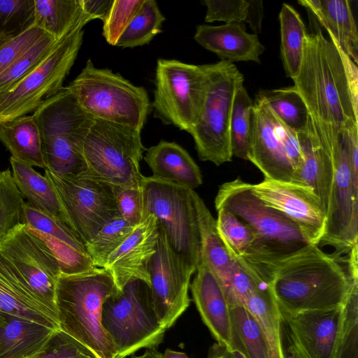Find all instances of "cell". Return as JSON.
Returning <instances> with one entry per match:
<instances>
[{
	"mask_svg": "<svg viewBox=\"0 0 358 358\" xmlns=\"http://www.w3.org/2000/svg\"><path fill=\"white\" fill-rule=\"evenodd\" d=\"M292 80L317 138L332 155L343 133L358 125L357 64L319 29L307 34Z\"/></svg>",
	"mask_w": 358,
	"mask_h": 358,
	"instance_id": "cell-1",
	"label": "cell"
},
{
	"mask_svg": "<svg viewBox=\"0 0 358 358\" xmlns=\"http://www.w3.org/2000/svg\"><path fill=\"white\" fill-rule=\"evenodd\" d=\"M347 255L311 245L279 264L268 285L280 313L343 308L358 286L357 244Z\"/></svg>",
	"mask_w": 358,
	"mask_h": 358,
	"instance_id": "cell-2",
	"label": "cell"
},
{
	"mask_svg": "<svg viewBox=\"0 0 358 358\" xmlns=\"http://www.w3.org/2000/svg\"><path fill=\"white\" fill-rule=\"evenodd\" d=\"M215 206L229 210L250 228L254 243L238 264L267 285L279 264L311 245L296 223L267 206L253 193L252 184L240 178L220 186Z\"/></svg>",
	"mask_w": 358,
	"mask_h": 358,
	"instance_id": "cell-3",
	"label": "cell"
},
{
	"mask_svg": "<svg viewBox=\"0 0 358 358\" xmlns=\"http://www.w3.org/2000/svg\"><path fill=\"white\" fill-rule=\"evenodd\" d=\"M117 290L112 275L104 268L72 275L61 273L56 282L59 329L98 358H117L115 347L101 325L103 303Z\"/></svg>",
	"mask_w": 358,
	"mask_h": 358,
	"instance_id": "cell-4",
	"label": "cell"
},
{
	"mask_svg": "<svg viewBox=\"0 0 358 358\" xmlns=\"http://www.w3.org/2000/svg\"><path fill=\"white\" fill-rule=\"evenodd\" d=\"M141 132L124 125L93 118L79 150L84 170L79 176L113 187L142 185L140 162L145 150Z\"/></svg>",
	"mask_w": 358,
	"mask_h": 358,
	"instance_id": "cell-5",
	"label": "cell"
},
{
	"mask_svg": "<svg viewBox=\"0 0 358 358\" xmlns=\"http://www.w3.org/2000/svg\"><path fill=\"white\" fill-rule=\"evenodd\" d=\"M80 107L93 118L127 126L141 132L151 103L145 89L89 59L66 87Z\"/></svg>",
	"mask_w": 358,
	"mask_h": 358,
	"instance_id": "cell-6",
	"label": "cell"
},
{
	"mask_svg": "<svg viewBox=\"0 0 358 358\" xmlns=\"http://www.w3.org/2000/svg\"><path fill=\"white\" fill-rule=\"evenodd\" d=\"M32 116L40 131L46 169L61 176L80 174L84 164L79 145L93 117L66 87L46 99Z\"/></svg>",
	"mask_w": 358,
	"mask_h": 358,
	"instance_id": "cell-7",
	"label": "cell"
},
{
	"mask_svg": "<svg viewBox=\"0 0 358 358\" xmlns=\"http://www.w3.org/2000/svg\"><path fill=\"white\" fill-rule=\"evenodd\" d=\"M101 325L117 358H127L142 348L156 349L166 330L155 311L149 285L141 280L129 282L104 301Z\"/></svg>",
	"mask_w": 358,
	"mask_h": 358,
	"instance_id": "cell-8",
	"label": "cell"
},
{
	"mask_svg": "<svg viewBox=\"0 0 358 358\" xmlns=\"http://www.w3.org/2000/svg\"><path fill=\"white\" fill-rule=\"evenodd\" d=\"M208 85L199 119L189 134L199 158L216 166L231 161L230 122L234 99L244 78L228 61L208 64Z\"/></svg>",
	"mask_w": 358,
	"mask_h": 358,
	"instance_id": "cell-9",
	"label": "cell"
},
{
	"mask_svg": "<svg viewBox=\"0 0 358 358\" xmlns=\"http://www.w3.org/2000/svg\"><path fill=\"white\" fill-rule=\"evenodd\" d=\"M208 78V64L158 59L151 103L154 117L189 134L201 114Z\"/></svg>",
	"mask_w": 358,
	"mask_h": 358,
	"instance_id": "cell-10",
	"label": "cell"
},
{
	"mask_svg": "<svg viewBox=\"0 0 358 358\" xmlns=\"http://www.w3.org/2000/svg\"><path fill=\"white\" fill-rule=\"evenodd\" d=\"M143 219L153 215L169 244L194 273L200 262V234L193 189L145 176L142 184Z\"/></svg>",
	"mask_w": 358,
	"mask_h": 358,
	"instance_id": "cell-11",
	"label": "cell"
},
{
	"mask_svg": "<svg viewBox=\"0 0 358 358\" xmlns=\"http://www.w3.org/2000/svg\"><path fill=\"white\" fill-rule=\"evenodd\" d=\"M83 27L61 39L48 57L14 87L0 94V123L34 111L59 92L81 47Z\"/></svg>",
	"mask_w": 358,
	"mask_h": 358,
	"instance_id": "cell-12",
	"label": "cell"
},
{
	"mask_svg": "<svg viewBox=\"0 0 358 358\" xmlns=\"http://www.w3.org/2000/svg\"><path fill=\"white\" fill-rule=\"evenodd\" d=\"M301 160L297 134L256 95L251 115L248 161L264 178L291 182Z\"/></svg>",
	"mask_w": 358,
	"mask_h": 358,
	"instance_id": "cell-13",
	"label": "cell"
},
{
	"mask_svg": "<svg viewBox=\"0 0 358 358\" xmlns=\"http://www.w3.org/2000/svg\"><path fill=\"white\" fill-rule=\"evenodd\" d=\"M70 227L87 243L119 215L113 186L79 175L61 176L45 170Z\"/></svg>",
	"mask_w": 358,
	"mask_h": 358,
	"instance_id": "cell-14",
	"label": "cell"
},
{
	"mask_svg": "<svg viewBox=\"0 0 358 358\" xmlns=\"http://www.w3.org/2000/svg\"><path fill=\"white\" fill-rule=\"evenodd\" d=\"M158 231L157 250L149 263L150 290L159 322L168 329L189 306L194 273L173 250L159 225Z\"/></svg>",
	"mask_w": 358,
	"mask_h": 358,
	"instance_id": "cell-15",
	"label": "cell"
},
{
	"mask_svg": "<svg viewBox=\"0 0 358 358\" xmlns=\"http://www.w3.org/2000/svg\"><path fill=\"white\" fill-rule=\"evenodd\" d=\"M0 252L33 292L57 314L55 287L61 270L45 242L26 224H22L0 242Z\"/></svg>",
	"mask_w": 358,
	"mask_h": 358,
	"instance_id": "cell-16",
	"label": "cell"
},
{
	"mask_svg": "<svg viewBox=\"0 0 358 358\" xmlns=\"http://www.w3.org/2000/svg\"><path fill=\"white\" fill-rule=\"evenodd\" d=\"M343 308L280 313L284 341L299 358H334Z\"/></svg>",
	"mask_w": 358,
	"mask_h": 358,
	"instance_id": "cell-17",
	"label": "cell"
},
{
	"mask_svg": "<svg viewBox=\"0 0 358 358\" xmlns=\"http://www.w3.org/2000/svg\"><path fill=\"white\" fill-rule=\"evenodd\" d=\"M252 189L267 206L296 223L311 245H319L324 233L326 215L310 188L264 178L259 183L252 184Z\"/></svg>",
	"mask_w": 358,
	"mask_h": 358,
	"instance_id": "cell-18",
	"label": "cell"
},
{
	"mask_svg": "<svg viewBox=\"0 0 358 358\" xmlns=\"http://www.w3.org/2000/svg\"><path fill=\"white\" fill-rule=\"evenodd\" d=\"M158 234L157 219L148 214L109 256L103 268L112 275L118 291L134 280L150 286L149 263L157 250Z\"/></svg>",
	"mask_w": 358,
	"mask_h": 358,
	"instance_id": "cell-19",
	"label": "cell"
},
{
	"mask_svg": "<svg viewBox=\"0 0 358 358\" xmlns=\"http://www.w3.org/2000/svg\"><path fill=\"white\" fill-rule=\"evenodd\" d=\"M26 224L48 245L57 259L61 273H83L94 266L84 243L64 221L48 215L25 202Z\"/></svg>",
	"mask_w": 358,
	"mask_h": 358,
	"instance_id": "cell-20",
	"label": "cell"
},
{
	"mask_svg": "<svg viewBox=\"0 0 358 358\" xmlns=\"http://www.w3.org/2000/svg\"><path fill=\"white\" fill-rule=\"evenodd\" d=\"M189 289L203 323L217 343L233 350L230 307L220 283L202 260Z\"/></svg>",
	"mask_w": 358,
	"mask_h": 358,
	"instance_id": "cell-21",
	"label": "cell"
},
{
	"mask_svg": "<svg viewBox=\"0 0 358 358\" xmlns=\"http://www.w3.org/2000/svg\"><path fill=\"white\" fill-rule=\"evenodd\" d=\"M195 41L214 52L220 61L260 63L264 46L257 35L246 31L243 22L219 26L199 24L194 36Z\"/></svg>",
	"mask_w": 358,
	"mask_h": 358,
	"instance_id": "cell-22",
	"label": "cell"
},
{
	"mask_svg": "<svg viewBox=\"0 0 358 358\" xmlns=\"http://www.w3.org/2000/svg\"><path fill=\"white\" fill-rule=\"evenodd\" d=\"M0 311L59 329L57 314L33 292L1 252Z\"/></svg>",
	"mask_w": 358,
	"mask_h": 358,
	"instance_id": "cell-23",
	"label": "cell"
},
{
	"mask_svg": "<svg viewBox=\"0 0 358 358\" xmlns=\"http://www.w3.org/2000/svg\"><path fill=\"white\" fill-rule=\"evenodd\" d=\"M296 134L301 160L291 182L310 188L326 215L332 183V156L320 143L310 117L306 129Z\"/></svg>",
	"mask_w": 358,
	"mask_h": 358,
	"instance_id": "cell-24",
	"label": "cell"
},
{
	"mask_svg": "<svg viewBox=\"0 0 358 358\" xmlns=\"http://www.w3.org/2000/svg\"><path fill=\"white\" fill-rule=\"evenodd\" d=\"M143 159L154 180L193 190L202 184L199 167L176 142L161 140L147 150Z\"/></svg>",
	"mask_w": 358,
	"mask_h": 358,
	"instance_id": "cell-25",
	"label": "cell"
},
{
	"mask_svg": "<svg viewBox=\"0 0 358 358\" xmlns=\"http://www.w3.org/2000/svg\"><path fill=\"white\" fill-rule=\"evenodd\" d=\"M57 330L0 311V358H34Z\"/></svg>",
	"mask_w": 358,
	"mask_h": 358,
	"instance_id": "cell-26",
	"label": "cell"
},
{
	"mask_svg": "<svg viewBox=\"0 0 358 358\" xmlns=\"http://www.w3.org/2000/svg\"><path fill=\"white\" fill-rule=\"evenodd\" d=\"M327 31L330 40L356 64L358 63V31L349 0H300Z\"/></svg>",
	"mask_w": 358,
	"mask_h": 358,
	"instance_id": "cell-27",
	"label": "cell"
},
{
	"mask_svg": "<svg viewBox=\"0 0 358 358\" xmlns=\"http://www.w3.org/2000/svg\"><path fill=\"white\" fill-rule=\"evenodd\" d=\"M192 197L200 234V260L204 262L215 275L227 296L236 263L230 257L218 233L216 220L203 200L194 190Z\"/></svg>",
	"mask_w": 358,
	"mask_h": 358,
	"instance_id": "cell-28",
	"label": "cell"
},
{
	"mask_svg": "<svg viewBox=\"0 0 358 358\" xmlns=\"http://www.w3.org/2000/svg\"><path fill=\"white\" fill-rule=\"evenodd\" d=\"M0 141L12 158L32 167L47 169L40 131L32 115L0 123Z\"/></svg>",
	"mask_w": 358,
	"mask_h": 358,
	"instance_id": "cell-29",
	"label": "cell"
},
{
	"mask_svg": "<svg viewBox=\"0 0 358 358\" xmlns=\"http://www.w3.org/2000/svg\"><path fill=\"white\" fill-rule=\"evenodd\" d=\"M34 25L57 41L92 20L83 12L80 0H34Z\"/></svg>",
	"mask_w": 358,
	"mask_h": 358,
	"instance_id": "cell-30",
	"label": "cell"
},
{
	"mask_svg": "<svg viewBox=\"0 0 358 358\" xmlns=\"http://www.w3.org/2000/svg\"><path fill=\"white\" fill-rule=\"evenodd\" d=\"M10 162L14 182L22 197L27 199V202L36 209L69 225L58 196L50 180L32 166L11 157Z\"/></svg>",
	"mask_w": 358,
	"mask_h": 358,
	"instance_id": "cell-31",
	"label": "cell"
},
{
	"mask_svg": "<svg viewBox=\"0 0 358 358\" xmlns=\"http://www.w3.org/2000/svg\"><path fill=\"white\" fill-rule=\"evenodd\" d=\"M280 24V58L287 77L297 74L308 34L299 13L289 4L283 3L279 13Z\"/></svg>",
	"mask_w": 358,
	"mask_h": 358,
	"instance_id": "cell-32",
	"label": "cell"
},
{
	"mask_svg": "<svg viewBox=\"0 0 358 358\" xmlns=\"http://www.w3.org/2000/svg\"><path fill=\"white\" fill-rule=\"evenodd\" d=\"M257 95L288 128L296 133L306 129L310 117L308 110L294 86L261 90Z\"/></svg>",
	"mask_w": 358,
	"mask_h": 358,
	"instance_id": "cell-33",
	"label": "cell"
},
{
	"mask_svg": "<svg viewBox=\"0 0 358 358\" xmlns=\"http://www.w3.org/2000/svg\"><path fill=\"white\" fill-rule=\"evenodd\" d=\"M230 310L233 350L245 358H269L263 333L252 314L242 304L232 306Z\"/></svg>",
	"mask_w": 358,
	"mask_h": 358,
	"instance_id": "cell-34",
	"label": "cell"
},
{
	"mask_svg": "<svg viewBox=\"0 0 358 358\" xmlns=\"http://www.w3.org/2000/svg\"><path fill=\"white\" fill-rule=\"evenodd\" d=\"M165 20L155 0H143L115 46L135 48L149 43L162 32Z\"/></svg>",
	"mask_w": 358,
	"mask_h": 358,
	"instance_id": "cell-35",
	"label": "cell"
},
{
	"mask_svg": "<svg viewBox=\"0 0 358 358\" xmlns=\"http://www.w3.org/2000/svg\"><path fill=\"white\" fill-rule=\"evenodd\" d=\"M217 213L216 225L230 257L238 264L248 257L255 237L250 228L229 210L215 208Z\"/></svg>",
	"mask_w": 358,
	"mask_h": 358,
	"instance_id": "cell-36",
	"label": "cell"
},
{
	"mask_svg": "<svg viewBox=\"0 0 358 358\" xmlns=\"http://www.w3.org/2000/svg\"><path fill=\"white\" fill-rule=\"evenodd\" d=\"M59 41L46 34L0 74V94L7 92L38 67Z\"/></svg>",
	"mask_w": 358,
	"mask_h": 358,
	"instance_id": "cell-37",
	"label": "cell"
},
{
	"mask_svg": "<svg viewBox=\"0 0 358 358\" xmlns=\"http://www.w3.org/2000/svg\"><path fill=\"white\" fill-rule=\"evenodd\" d=\"M253 107L244 85L236 92L231 116L230 141L232 155L248 160L250 123Z\"/></svg>",
	"mask_w": 358,
	"mask_h": 358,
	"instance_id": "cell-38",
	"label": "cell"
},
{
	"mask_svg": "<svg viewBox=\"0 0 358 358\" xmlns=\"http://www.w3.org/2000/svg\"><path fill=\"white\" fill-rule=\"evenodd\" d=\"M24 205L10 169L0 171V242L16 227L26 224Z\"/></svg>",
	"mask_w": 358,
	"mask_h": 358,
	"instance_id": "cell-39",
	"label": "cell"
},
{
	"mask_svg": "<svg viewBox=\"0 0 358 358\" xmlns=\"http://www.w3.org/2000/svg\"><path fill=\"white\" fill-rule=\"evenodd\" d=\"M135 227L120 215L108 222L94 238L85 244L94 266L103 268L109 256L124 242Z\"/></svg>",
	"mask_w": 358,
	"mask_h": 358,
	"instance_id": "cell-40",
	"label": "cell"
},
{
	"mask_svg": "<svg viewBox=\"0 0 358 358\" xmlns=\"http://www.w3.org/2000/svg\"><path fill=\"white\" fill-rule=\"evenodd\" d=\"M34 19V0H0V39L23 33Z\"/></svg>",
	"mask_w": 358,
	"mask_h": 358,
	"instance_id": "cell-41",
	"label": "cell"
},
{
	"mask_svg": "<svg viewBox=\"0 0 358 358\" xmlns=\"http://www.w3.org/2000/svg\"><path fill=\"white\" fill-rule=\"evenodd\" d=\"M334 358H358V286L353 289L343 308Z\"/></svg>",
	"mask_w": 358,
	"mask_h": 358,
	"instance_id": "cell-42",
	"label": "cell"
},
{
	"mask_svg": "<svg viewBox=\"0 0 358 358\" xmlns=\"http://www.w3.org/2000/svg\"><path fill=\"white\" fill-rule=\"evenodd\" d=\"M143 0H113L103 22L102 35L106 42L115 46Z\"/></svg>",
	"mask_w": 358,
	"mask_h": 358,
	"instance_id": "cell-43",
	"label": "cell"
},
{
	"mask_svg": "<svg viewBox=\"0 0 358 358\" xmlns=\"http://www.w3.org/2000/svg\"><path fill=\"white\" fill-rule=\"evenodd\" d=\"M46 34L34 25L17 36L0 39V74Z\"/></svg>",
	"mask_w": 358,
	"mask_h": 358,
	"instance_id": "cell-44",
	"label": "cell"
},
{
	"mask_svg": "<svg viewBox=\"0 0 358 358\" xmlns=\"http://www.w3.org/2000/svg\"><path fill=\"white\" fill-rule=\"evenodd\" d=\"M34 358H98L89 348L57 329L44 350Z\"/></svg>",
	"mask_w": 358,
	"mask_h": 358,
	"instance_id": "cell-45",
	"label": "cell"
},
{
	"mask_svg": "<svg viewBox=\"0 0 358 358\" xmlns=\"http://www.w3.org/2000/svg\"><path fill=\"white\" fill-rule=\"evenodd\" d=\"M119 215L133 226L143 220V191L140 187H113Z\"/></svg>",
	"mask_w": 358,
	"mask_h": 358,
	"instance_id": "cell-46",
	"label": "cell"
},
{
	"mask_svg": "<svg viewBox=\"0 0 358 358\" xmlns=\"http://www.w3.org/2000/svg\"><path fill=\"white\" fill-rule=\"evenodd\" d=\"M205 22L222 21L225 24L243 22L246 15V0H205Z\"/></svg>",
	"mask_w": 358,
	"mask_h": 358,
	"instance_id": "cell-47",
	"label": "cell"
},
{
	"mask_svg": "<svg viewBox=\"0 0 358 358\" xmlns=\"http://www.w3.org/2000/svg\"><path fill=\"white\" fill-rule=\"evenodd\" d=\"M248 3L246 15L243 21L248 23L255 34L262 31V20L264 16L263 1L262 0H246Z\"/></svg>",
	"mask_w": 358,
	"mask_h": 358,
	"instance_id": "cell-48",
	"label": "cell"
},
{
	"mask_svg": "<svg viewBox=\"0 0 358 358\" xmlns=\"http://www.w3.org/2000/svg\"><path fill=\"white\" fill-rule=\"evenodd\" d=\"M113 0H80L83 12L91 19H106Z\"/></svg>",
	"mask_w": 358,
	"mask_h": 358,
	"instance_id": "cell-49",
	"label": "cell"
},
{
	"mask_svg": "<svg viewBox=\"0 0 358 358\" xmlns=\"http://www.w3.org/2000/svg\"><path fill=\"white\" fill-rule=\"evenodd\" d=\"M353 173L358 178V125L344 132Z\"/></svg>",
	"mask_w": 358,
	"mask_h": 358,
	"instance_id": "cell-50",
	"label": "cell"
},
{
	"mask_svg": "<svg viewBox=\"0 0 358 358\" xmlns=\"http://www.w3.org/2000/svg\"><path fill=\"white\" fill-rule=\"evenodd\" d=\"M206 358H245L238 350H231L217 342L209 348Z\"/></svg>",
	"mask_w": 358,
	"mask_h": 358,
	"instance_id": "cell-51",
	"label": "cell"
},
{
	"mask_svg": "<svg viewBox=\"0 0 358 358\" xmlns=\"http://www.w3.org/2000/svg\"><path fill=\"white\" fill-rule=\"evenodd\" d=\"M129 358H163L162 354L157 351L156 349H146L141 355H131Z\"/></svg>",
	"mask_w": 358,
	"mask_h": 358,
	"instance_id": "cell-52",
	"label": "cell"
},
{
	"mask_svg": "<svg viewBox=\"0 0 358 358\" xmlns=\"http://www.w3.org/2000/svg\"><path fill=\"white\" fill-rule=\"evenodd\" d=\"M163 358H189L185 352L175 351L167 348L164 354H162Z\"/></svg>",
	"mask_w": 358,
	"mask_h": 358,
	"instance_id": "cell-53",
	"label": "cell"
},
{
	"mask_svg": "<svg viewBox=\"0 0 358 358\" xmlns=\"http://www.w3.org/2000/svg\"><path fill=\"white\" fill-rule=\"evenodd\" d=\"M284 341V339H283ZM285 358H299L292 348L284 341Z\"/></svg>",
	"mask_w": 358,
	"mask_h": 358,
	"instance_id": "cell-54",
	"label": "cell"
}]
</instances>
